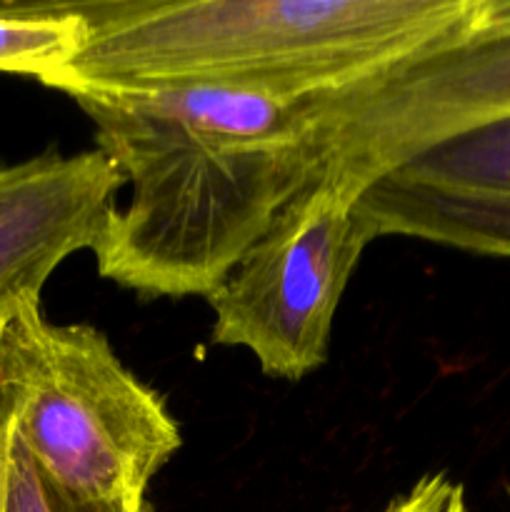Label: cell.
<instances>
[{
    "mask_svg": "<svg viewBox=\"0 0 510 512\" xmlns=\"http://www.w3.org/2000/svg\"><path fill=\"white\" fill-rule=\"evenodd\" d=\"M70 98L130 188L90 248L98 273L148 298H208L323 170L303 100L190 85Z\"/></svg>",
    "mask_w": 510,
    "mask_h": 512,
    "instance_id": "cell-1",
    "label": "cell"
},
{
    "mask_svg": "<svg viewBox=\"0 0 510 512\" xmlns=\"http://www.w3.org/2000/svg\"><path fill=\"white\" fill-rule=\"evenodd\" d=\"M473 0H80L83 53L50 88H228L310 100L428 48Z\"/></svg>",
    "mask_w": 510,
    "mask_h": 512,
    "instance_id": "cell-2",
    "label": "cell"
},
{
    "mask_svg": "<svg viewBox=\"0 0 510 512\" xmlns=\"http://www.w3.org/2000/svg\"><path fill=\"white\" fill-rule=\"evenodd\" d=\"M0 428L70 498L143 505L150 480L183 445L178 420L135 378L105 333L55 325L40 305L0 335Z\"/></svg>",
    "mask_w": 510,
    "mask_h": 512,
    "instance_id": "cell-3",
    "label": "cell"
},
{
    "mask_svg": "<svg viewBox=\"0 0 510 512\" xmlns=\"http://www.w3.org/2000/svg\"><path fill=\"white\" fill-rule=\"evenodd\" d=\"M320 178L353 195L423 150L510 118V0H473L450 33L385 73L303 100Z\"/></svg>",
    "mask_w": 510,
    "mask_h": 512,
    "instance_id": "cell-4",
    "label": "cell"
},
{
    "mask_svg": "<svg viewBox=\"0 0 510 512\" xmlns=\"http://www.w3.org/2000/svg\"><path fill=\"white\" fill-rule=\"evenodd\" d=\"M370 240L353 195L318 175L205 298L213 340L245 348L270 378L300 380L318 370Z\"/></svg>",
    "mask_w": 510,
    "mask_h": 512,
    "instance_id": "cell-5",
    "label": "cell"
},
{
    "mask_svg": "<svg viewBox=\"0 0 510 512\" xmlns=\"http://www.w3.org/2000/svg\"><path fill=\"white\" fill-rule=\"evenodd\" d=\"M125 188L105 153H50L0 163V313L40 305L68 255L90 250Z\"/></svg>",
    "mask_w": 510,
    "mask_h": 512,
    "instance_id": "cell-6",
    "label": "cell"
},
{
    "mask_svg": "<svg viewBox=\"0 0 510 512\" xmlns=\"http://www.w3.org/2000/svg\"><path fill=\"white\" fill-rule=\"evenodd\" d=\"M370 238L405 235L510 258V193L418 183L388 173L355 200Z\"/></svg>",
    "mask_w": 510,
    "mask_h": 512,
    "instance_id": "cell-7",
    "label": "cell"
},
{
    "mask_svg": "<svg viewBox=\"0 0 510 512\" xmlns=\"http://www.w3.org/2000/svg\"><path fill=\"white\" fill-rule=\"evenodd\" d=\"M90 38L80 0H0V73L53 85Z\"/></svg>",
    "mask_w": 510,
    "mask_h": 512,
    "instance_id": "cell-8",
    "label": "cell"
},
{
    "mask_svg": "<svg viewBox=\"0 0 510 512\" xmlns=\"http://www.w3.org/2000/svg\"><path fill=\"white\" fill-rule=\"evenodd\" d=\"M393 173L418 183L510 193V118L443 140Z\"/></svg>",
    "mask_w": 510,
    "mask_h": 512,
    "instance_id": "cell-9",
    "label": "cell"
},
{
    "mask_svg": "<svg viewBox=\"0 0 510 512\" xmlns=\"http://www.w3.org/2000/svg\"><path fill=\"white\" fill-rule=\"evenodd\" d=\"M0 512H153L143 505H103L70 498L38 470L10 430L0 428Z\"/></svg>",
    "mask_w": 510,
    "mask_h": 512,
    "instance_id": "cell-10",
    "label": "cell"
},
{
    "mask_svg": "<svg viewBox=\"0 0 510 512\" xmlns=\"http://www.w3.org/2000/svg\"><path fill=\"white\" fill-rule=\"evenodd\" d=\"M385 512H465L463 485L448 475H428Z\"/></svg>",
    "mask_w": 510,
    "mask_h": 512,
    "instance_id": "cell-11",
    "label": "cell"
},
{
    "mask_svg": "<svg viewBox=\"0 0 510 512\" xmlns=\"http://www.w3.org/2000/svg\"><path fill=\"white\" fill-rule=\"evenodd\" d=\"M5 320H8V318H5V315H3V313H0V335H3V328H5Z\"/></svg>",
    "mask_w": 510,
    "mask_h": 512,
    "instance_id": "cell-12",
    "label": "cell"
},
{
    "mask_svg": "<svg viewBox=\"0 0 510 512\" xmlns=\"http://www.w3.org/2000/svg\"><path fill=\"white\" fill-rule=\"evenodd\" d=\"M508 495H510V488H508Z\"/></svg>",
    "mask_w": 510,
    "mask_h": 512,
    "instance_id": "cell-13",
    "label": "cell"
}]
</instances>
